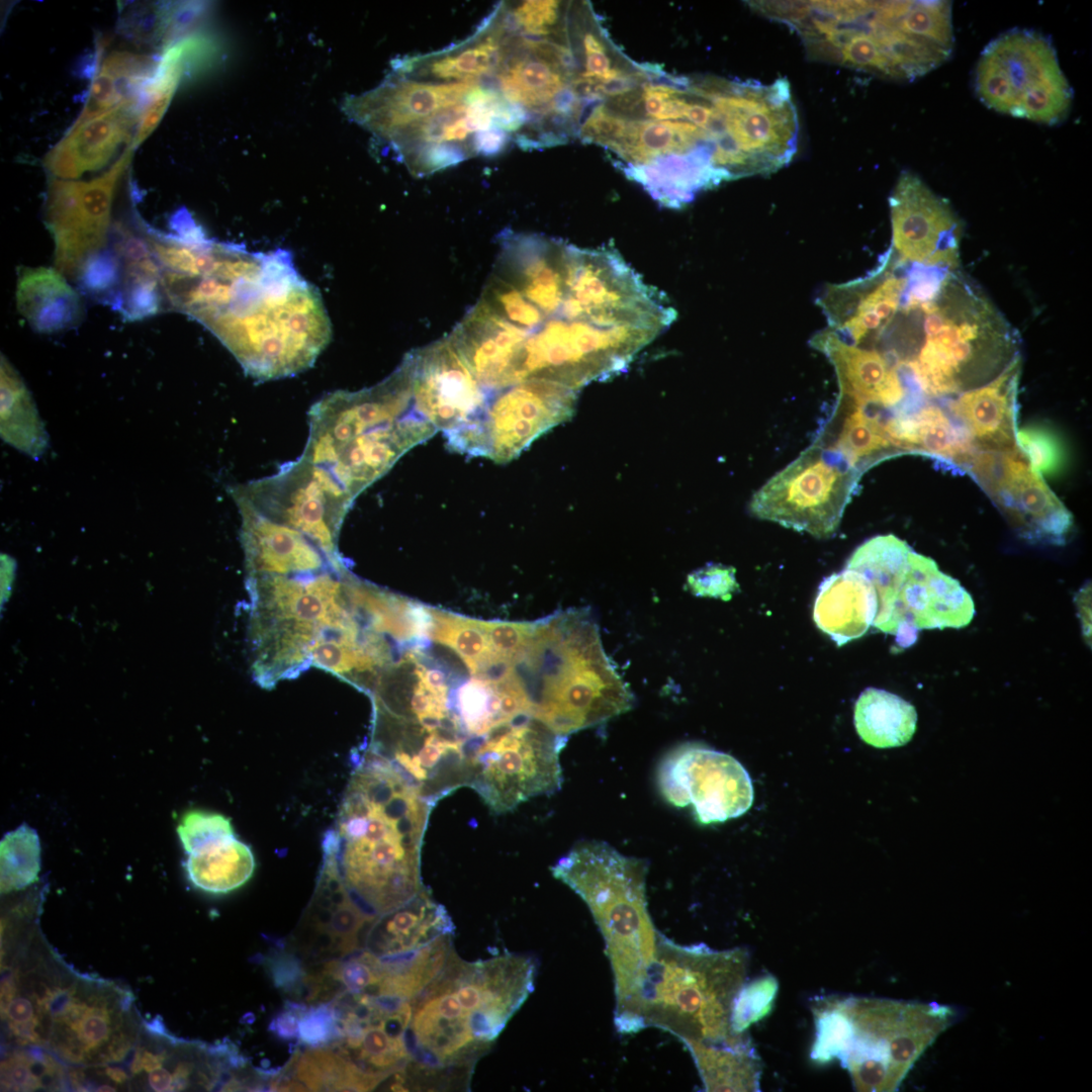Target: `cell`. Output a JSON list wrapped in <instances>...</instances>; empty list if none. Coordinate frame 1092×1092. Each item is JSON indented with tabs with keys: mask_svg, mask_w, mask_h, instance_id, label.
I'll list each match as a JSON object with an SVG mask.
<instances>
[{
	"mask_svg": "<svg viewBox=\"0 0 1092 1092\" xmlns=\"http://www.w3.org/2000/svg\"><path fill=\"white\" fill-rule=\"evenodd\" d=\"M2 928L4 1052L49 1053L66 1068L75 1090L92 1087L108 1070L125 1068L145 1023L131 992L79 974L35 929Z\"/></svg>",
	"mask_w": 1092,
	"mask_h": 1092,
	"instance_id": "cell-1",
	"label": "cell"
},
{
	"mask_svg": "<svg viewBox=\"0 0 1092 1092\" xmlns=\"http://www.w3.org/2000/svg\"><path fill=\"white\" fill-rule=\"evenodd\" d=\"M434 806L384 757L355 765L330 836L353 900L377 917L422 891L421 847Z\"/></svg>",
	"mask_w": 1092,
	"mask_h": 1092,
	"instance_id": "cell-2",
	"label": "cell"
},
{
	"mask_svg": "<svg viewBox=\"0 0 1092 1092\" xmlns=\"http://www.w3.org/2000/svg\"><path fill=\"white\" fill-rule=\"evenodd\" d=\"M537 965L532 957L505 952L465 962L456 952L414 1000L406 1040L407 1085L453 1082L468 1076L532 993Z\"/></svg>",
	"mask_w": 1092,
	"mask_h": 1092,
	"instance_id": "cell-3",
	"label": "cell"
},
{
	"mask_svg": "<svg viewBox=\"0 0 1092 1092\" xmlns=\"http://www.w3.org/2000/svg\"><path fill=\"white\" fill-rule=\"evenodd\" d=\"M412 376L408 352L376 385L323 396L309 410V434L301 456L356 498L405 452L437 432L415 405Z\"/></svg>",
	"mask_w": 1092,
	"mask_h": 1092,
	"instance_id": "cell-4",
	"label": "cell"
},
{
	"mask_svg": "<svg viewBox=\"0 0 1092 1092\" xmlns=\"http://www.w3.org/2000/svg\"><path fill=\"white\" fill-rule=\"evenodd\" d=\"M810 1058L838 1060L860 1092L898 1090L913 1065L954 1020L949 1006L887 998L826 995L812 999Z\"/></svg>",
	"mask_w": 1092,
	"mask_h": 1092,
	"instance_id": "cell-5",
	"label": "cell"
},
{
	"mask_svg": "<svg viewBox=\"0 0 1092 1092\" xmlns=\"http://www.w3.org/2000/svg\"><path fill=\"white\" fill-rule=\"evenodd\" d=\"M647 861L600 840L576 843L552 867L553 876L587 905L605 939L615 978V1025L630 1029L660 933L647 909Z\"/></svg>",
	"mask_w": 1092,
	"mask_h": 1092,
	"instance_id": "cell-6",
	"label": "cell"
},
{
	"mask_svg": "<svg viewBox=\"0 0 1092 1092\" xmlns=\"http://www.w3.org/2000/svg\"><path fill=\"white\" fill-rule=\"evenodd\" d=\"M748 965L745 948L679 945L660 934L643 988L641 1028L669 1031L685 1044L751 1040L747 1032H736L731 1022Z\"/></svg>",
	"mask_w": 1092,
	"mask_h": 1092,
	"instance_id": "cell-7",
	"label": "cell"
},
{
	"mask_svg": "<svg viewBox=\"0 0 1092 1092\" xmlns=\"http://www.w3.org/2000/svg\"><path fill=\"white\" fill-rule=\"evenodd\" d=\"M348 572L345 566L308 576L247 577L251 671L261 688L311 666L314 644L347 608Z\"/></svg>",
	"mask_w": 1092,
	"mask_h": 1092,
	"instance_id": "cell-8",
	"label": "cell"
},
{
	"mask_svg": "<svg viewBox=\"0 0 1092 1092\" xmlns=\"http://www.w3.org/2000/svg\"><path fill=\"white\" fill-rule=\"evenodd\" d=\"M845 568L871 581L878 601L873 626L895 636L901 649L912 646L921 630L963 628L976 614L973 598L959 580L892 534L863 542Z\"/></svg>",
	"mask_w": 1092,
	"mask_h": 1092,
	"instance_id": "cell-9",
	"label": "cell"
},
{
	"mask_svg": "<svg viewBox=\"0 0 1092 1092\" xmlns=\"http://www.w3.org/2000/svg\"><path fill=\"white\" fill-rule=\"evenodd\" d=\"M915 310L924 314V342L916 356L896 364L912 392H958L968 369L1009 342L1007 325L991 304L948 274L936 295Z\"/></svg>",
	"mask_w": 1092,
	"mask_h": 1092,
	"instance_id": "cell-10",
	"label": "cell"
},
{
	"mask_svg": "<svg viewBox=\"0 0 1092 1092\" xmlns=\"http://www.w3.org/2000/svg\"><path fill=\"white\" fill-rule=\"evenodd\" d=\"M975 92L991 109L1045 124L1064 120L1073 99L1052 40L1023 28L1008 30L985 47L975 71Z\"/></svg>",
	"mask_w": 1092,
	"mask_h": 1092,
	"instance_id": "cell-11",
	"label": "cell"
},
{
	"mask_svg": "<svg viewBox=\"0 0 1092 1092\" xmlns=\"http://www.w3.org/2000/svg\"><path fill=\"white\" fill-rule=\"evenodd\" d=\"M860 474L837 449L815 442L753 494L749 510L759 519L830 538Z\"/></svg>",
	"mask_w": 1092,
	"mask_h": 1092,
	"instance_id": "cell-12",
	"label": "cell"
},
{
	"mask_svg": "<svg viewBox=\"0 0 1092 1092\" xmlns=\"http://www.w3.org/2000/svg\"><path fill=\"white\" fill-rule=\"evenodd\" d=\"M565 741L534 717L520 727L497 723L469 760L468 786L497 813L553 793L562 783L559 753Z\"/></svg>",
	"mask_w": 1092,
	"mask_h": 1092,
	"instance_id": "cell-13",
	"label": "cell"
},
{
	"mask_svg": "<svg viewBox=\"0 0 1092 1092\" xmlns=\"http://www.w3.org/2000/svg\"><path fill=\"white\" fill-rule=\"evenodd\" d=\"M233 494L239 510L299 531L331 556L341 557L340 529L355 498L302 456L270 476L239 485Z\"/></svg>",
	"mask_w": 1092,
	"mask_h": 1092,
	"instance_id": "cell-14",
	"label": "cell"
},
{
	"mask_svg": "<svg viewBox=\"0 0 1092 1092\" xmlns=\"http://www.w3.org/2000/svg\"><path fill=\"white\" fill-rule=\"evenodd\" d=\"M577 390L540 379L493 392L480 418L447 438L454 451L495 462L517 457L539 436L570 418Z\"/></svg>",
	"mask_w": 1092,
	"mask_h": 1092,
	"instance_id": "cell-15",
	"label": "cell"
},
{
	"mask_svg": "<svg viewBox=\"0 0 1092 1092\" xmlns=\"http://www.w3.org/2000/svg\"><path fill=\"white\" fill-rule=\"evenodd\" d=\"M657 786L675 807L692 806L701 824L724 822L753 803L747 770L733 756L698 743L673 749L660 762Z\"/></svg>",
	"mask_w": 1092,
	"mask_h": 1092,
	"instance_id": "cell-16",
	"label": "cell"
},
{
	"mask_svg": "<svg viewBox=\"0 0 1092 1092\" xmlns=\"http://www.w3.org/2000/svg\"><path fill=\"white\" fill-rule=\"evenodd\" d=\"M132 153L128 146L106 173L91 181L50 182L44 222L54 241L55 268L65 276L75 278L88 257L107 247L115 188Z\"/></svg>",
	"mask_w": 1092,
	"mask_h": 1092,
	"instance_id": "cell-17",
	"label": "cell"
},
{
	"mask_svg": "<svg viewBox=\"0 0 1092 1092\" xmlns=\"http://www.w3.org/2000/svg\"><path fill=\"white\" fill-rule=\"evenodd\" d=\"M970 469L1025 539L1062 544L1073 518L1040 474L1013 449L972 453Z\"/></svg>",
	"mask_w": 1092,
	"mask_h": 1092,
	"instance_id": "cell-18",
	"label": "cell"
},
{
	"mask_svg": "<svg viewBox=\"0 0 1092 1092\" xmlns=\"http://www.w3.org/2000/svg\"><path fill=\"white\" fill-rule=\"evenodd\" d=\"M339 1037L331 1046L382 1082L411 1061L406 1034L412 1001L369 993H345L333 1001Z\"/></svg>",
	"mask_w": 1092,
	"mask_h": 1092,
	"instance_id": "cell-19",
	"label": "cell"
},
{
	"mask_svg": "<svg viewBox=\"0 0 1092 1092\" xmlns=\"http://www.w3.org/2000/svg\"><path fill=\"white\" fill-rule=\"evenodd\" d=\"M323 864L311 901L286 942L305 964L348 957L363 948L376 918L351 897L339 872L333 842L323 841Z\"/></svg>",
	"mask_w": 1092,
	"mask_h": 1092,
	"instance_id": "cell-20",
	"label": "cell"
},
{
	"mask_svg": "<svg viewBox=\"0 0 1092 1092\" xmlns=\"http://www.w3.org/2000/svg\"><path fill=\"white\" fill-rule=\"evenodd\" d=\"M889 205L893 247L903 263L938 270L958 264L962 222L920 177L902 172Z\"/></svg>",
	"mask_w": 1092,
	"mask_h": 1092,
	"instance_id": "cell-21",
	"label": "cell"
},
{
	"mask_svg": "<svg viewBox=\"0 0 1092 1092\" xmlns=\"http://www.w3.org/2000/svg\"><path fill=\"white\" fill-rule=\"evenodd\" d=\"M413 398L418 411L446 438L482 415L487 394L449 336L411 351Z\"/></svg>",
	"mask_w": 1092,
	"mask_h": 1092,
	"instance_id": "cell-22",
	"label": "cell"
},
{
	"mask_svg": "<svg viewBox=\"0 0 1092 1092\" xmlns=\"http://www.w3.org/2000/svg\"><path fill=\"white\" fill-rule=\"evenodd\" d=\"M480 82H433L393 73L377 88L352 97L346 110L356 122L385 141L464 101Z\"/></svg>",
	"mask_w": 1092,
	"mask_h": 1092,
	"instance_id": "cell-23",
	"label": "cell"
},
{
	"mask_svg": "<svg viewBox=\"0 0 1092 1092\" xmlns=\"http://www.w3.org/2000/svg\"><path fill=\"white\" fill-rule=\"evenodd\" d=\"M529 336L480 299L449 335L487 399L493 392L521 382Z\"/></svg>",
	"mask_w": 1092,
	"mask_h": 1092,
	"instance_id": "cell-24",
	"label": "cell"
},
{
	"mask_svg": "<svg viewBox=\"0 0 1092 1092\" xmlns=\"http://www.w3.org/2000/svg\"><path fill=\"white\" fill-rule=\"evenodd\" d=\"M515 34L495 76L493 88L514 106L528 114L548 118L556 97L566 90L573 75L568 51L548 39H529Z\"/></svg>",
	"mask_w": 1092,
	"mask_h": 1092,
	"instance_id": "cell-25",
	"label": "cell"
},
{
	"mask_svg": "<svg viewBox=\"0 0 1092 1092\" xmlns=\"http://www.w3.org/2000/svg\"><path fill=\"white\" fill-rule=\"evenodd\" d=\"M240 513L247 577L308 576L346 566L342 556H331L299 531L247 510Z\"/></svg>",
	"mask_w": 1092,
	"mask_h": 1092,
	"instance_id": "cell-26",
	"label": "cell"
},
{
	"mask_svg": "<svg viewBox=\"0 0 1092 1092\" xmlns=\"http://www.w3.org/2000/svg\"><path fill=\"white\" fill-rule=\"evenodd\" d=\"M514 35L499 5L481 27L461 43L400 61L394 72L425 81L483 83L484 79L495 76Z\"/></svg>",
	"mask_w": 1092,
	"mask_h": 1092,
	"instance_id": "cell-27",
	"label": "cell"
},
{
	"mask_svg": "<svg viewBox=\"0 0 1092 1092\" xmlns=\"http://www.w3.org/2000/svg\"><path fill=\"white\" fill-rule=\"evenodd\" d=\"M811 345L824 353L833 365L839 383V398L862 406L877 404L897 411L904 400L908 401V389L900 370L878 351L852 345L834 331L818 334Z\"/></svg>",
	"mask_w": 1092,
	"mask_h": 1092,
	"instance_id": "cell-28",
	"label": "cell"
},
{
	"mask_svg": "<svg viewBox=\"0 0 1092 1092\" xmlns=\"http://www.w3.org/2000/svg\"><path fill=\"white\" fill-rule=\"evenodd\" d=\"M907 275L890 273L876 284L863 281L829 287L820 298L836 334L857 345L870 334L886 329L902 306Z\"/></svg>",
	"mask_w": 1092,
	"mask_h": 1092,
	"instance_id": "cell-29",
	"label": "cell"
},
{
	"mask_svg": "<svg viewBox=\"0 0 1092 1092\" xmlns=\"http://www.w3.org/2000/svg\"><path fill=\"white\" fill-rule=\"evenodd\" d=\"M139 119L134 106L120 104L96 118L74 123L47 154L44 167L62 180L75 179L103 167L117 147L129 139Z\"/></svg>",
	"mask_w": 1092,
	"mask_h": 1092,
	"instance_id": "cell-30",
	"label": "cell"
},
{
	"mask_svg": "<svg viewBox=\"0 0 1092 1092\" xmlns=\"http://www.w3.org/2000/svg\"><path fill=\"white\" fill-rule=\"evenodd\" d=\"M453 930L446 909L423 890L406 904L377 916L365 933L362 949L379 959L396 958L453 934Z\"/></svg>",
	"mask_w": 1092,
	"mask_h": 1092,
	"instance_id": "cell-31",
	"label": "cell"
},
{
	"mask_svg": "<svg viewBox=\"0 0 1092 1092\" xmlns=\"http://www.w3.org/2000/svg\"><path fill=\"white\" fill-rule=\"evenodd\" d=\"M877 608V595L871 581L860 572L844 568L821 581L813 620L841 646L867 633L873 626Z\"/></svg>",
	"mask_w": 1092,
	"mask_h": 1092,
	"instance_id": "cell-32",
	"label": "cell"
},
{
	"mask_svg": "<svg viewBox=\"0 0 1092 1092\" xmlns=\"http://www.w3.org/2000/svg\"><path fill=\"white\" fill-rule=\"evenodd\" d=\"M1020 361L1014 357L995 378L962 393L950 404L969 435L1005 446L1015 435V395Z\"/></svg>",
	"mask_w": 1092,
	"mask_h": 1092,
	"instance_id": "cell-33",
	"label": "cell"
},
{
	"mask_svg": "<svg viewBox=\"0 0 1092 1092\" xmlns=\"http://www.w3.org/2000/svg\"><path fill=\"white\" fill-rule=\"evenodd\" d=\"M16 304L29 327L55 334L80 324L84 307L79 293L56 268H25L19 273Z\"/></svg>",
	"mask_w": 1092,
	"mask_h": 1092,
	"instance_id": "cell-34",
	"label": "cell"
},
{
	"mask_svg": "<svg viewBox=\"0 0 1092 1092\" xmlns=\"http://www.w3.org/2000/svg\"><path fill=\"white\" fill-rule=\"evenodd\" d=\"M382 1081L366 1074L332 1046L297 1051L271 1076L269 1091H370Z\"/></svg>",
	"mask_w": 1092,
	"mask_h": 1092,
	"instance_id": "cell-35",
	"label": "cell"
},
{
	"mask_svg": "<svg viewBox=\"0 0 1092 1092\" xmlns=\"http://www.w3.org/2000/svg\"><path fill=\"white\" fill-rule=\"evenodd\" d=\"M114 250L122 260L123 272L119 292L112 309L127 322L156 315L166 306L160 266L147 240L128 237Z\"/></svg>",
	"mask_w": 1092,
	"mask_h": 1092,
	"instance_id": "cell-36",
	"label": "cell"
},
{
	"mask_svg": "<svg viewBox=\"0 0 1092 1092\" xmlns=\"http://www.w3.org/2000/svg\"><path fill=\"white\" fill-rule=\"evenodd\" d=\"M882 425L898 449H921L961 459L972 454L969 433L956 427L936 405L927 404L910 413L895 414Z\"/></svg>",
	"mask_w": 1092,
	"mask_h": 1092,
	"instance_id": "cell-37",
	"label": "cell"
},
{
	"mask_svg": "<svg viewBox=\"0 0 1092 1092\" xmlns=\"http://www.w3.org/2000/svg\"><path fill=\"white\" fill-rule=\"evenodd\" d=\"M825 438L828 443H819L837 449L860 472L881 455L898 449L885 432L879 416L843 398H839L828 424L817 437Z\"/></svg>",
	"mask_w": 1092,
	"mask_h": 1092,
	"instance_id": "cell-38",
	"label": "cell"
},
{
	"mask_svg": "<svg viewBox=\"0 0 1092 1092\" xmlns=\"http://www.w3.org/2000/svg\"><path fill=\"white\" fill-rule=\"evenodd\" d=\"M184 866L194 887L207 893L226 894L251 879L256 862L251 847L233 835L187 853Z\"/></svg>",
	"mask_w": 1092,
	"mask_h": 1092,
	"instance_id": "cell-39",
	"label": "cell"
},
{
	"mask_svg": "<svg viewBox=\"0 0 1092 1092\" xmlns=\"http://www.w3.org/2000/svg\"><path fill=\"white\" fill-rule=\"evenodd\" d=\"M706 1091H760L761 1060L751 1040L688 1043Z\"/></svg>",
	"mask_w": 1092,
	"mask_h": 1092,
	"instance_id": "cell-40",
	"label": "cell"
},
{
	"mask_svg": "<svg viewBox=\"0 0 1092 1092\" xmlns=\"http://www.w3.org/2000/svg\"><path fill=\"white\" fill-rule=\"evenodd\" d=\"M854 726L859 737L877 748L908 743L916 730L915 708L899 696L876 688L866 689L854 705Z\"/></svg>",
	"mask_w": 1092,
	"mask_h": 1092,
	"instance_id": "cell-41",
	"label": "cell"
},
{
	"mask_svg": "<svg viewBox=\"0 0 1092 1092\" xmlns=\"http://www.w3.org/2000/svg\"><path fill=\"white\" fill-rule=\"evenodd\" d=\"M1 893L22 890L37 881L40 842L36 831L22 824L0 842Z\"/></svg>",
	"mask_w": 1092,
	"mask_h": 1092,
	"instance_id": "cell-42",
	"label": "cell"
},
{
	"mask_svg": "<svg viewBox=\"0 0 1092 1092\" xmlns=\"http://www.w3.org/2000/svg\"><path fill=\"white\" fill-rule=\"evenodd\" d=\"M432 623L428 636L453 648L475 675L493 655L481 621L447 614L430 608Z\"/></svg>",
	"mask_w": 1092,
	"mask_h": 1092,
	"instance_id": "cell-43",
	"label": "cell"
},
{
	"mask_svg": "<svg viewBox=\"0 0 1092 1092\" xmlns=\"http://www.w3.org/2000/svg\"><path fill=\"white\" fill-rule=\"evenodd\" d=\"M122 272L120 256L108 244L85 260L75 279L80 292L112 307L119 292Z\"/></svg>",
	"mask_w": 1092,
	"mask_h": 1092,
	"instance_id": "cell-44",
	"label": "cell"
},
{
	"mask_svg": "<svg viewBox=\"0 0 1092 1092\" xmlns=\"http://www.w3.org/2000/svg\"><path fill=\"white\" fill-rule=\"evenodd\" d=\"M1015 440L1033 471L1055 474L1063 469L1066 451L1060 438L1046 428L1026 427L1016 431Z\"/></svg>",
	"mask_w": 1092,
	"mask_h": 1092,
	"instance_id": "cell-45",
	"label": "cell"
},
{
	"mask_svg": "<svg viewBox=\"0 0 1092 1092\" xmlns=\"http://www.w3.org/2000/svg\"><path fill=\"white\" fill-rule=\"evenodd\" d=\"M778 992L777 980L768 975L745 983L739 991L732 1009V1027L736 1032H746L748 1026L761 1019L771 1009Z\"/></svg>",
	"mask_w": 1092,
	"mask_h": 1092,
	"instance_id": "cell-46",
	"label": "cell"
},
{
	"mask_svg": "<svg viewBox=\"0 0 1092 1092\" xmlns=\"http://www.w3.org/2000/svg\"><path fill=\"white\" fill-rule=\"evenodd\" d=\"M260 960L277 989L303 1002L307 964L286 942L274 944Z\"/></svg>",
	"mask_w": 1092,
	"mask_h": 1092,
	"instance_id": "cell-47",
	"label": "cell"
},
{
	"mask_svg": "<svg viewBox=\"0 0 1092 1092\" xmlns=\"http://www.w3.org/2000/svg\"><path fill=\"white\" fill-rule=\"evenodd\" d=\"M176 831L186 853L210 841L235 835L230 818L197 810L185 813Z\"/></svg>",
	"mask_w": 1092,
	"mask_h": 1092,
	"instance_id": "cell-48",
	"label": "cell"
},
{
	"mask_svg": "<svg viewBox=\"0 0 1092 1092\" xmlns=\"http://www.w3.org/2000/svg\"><path fill=\"white\" fill-rule=\"evenodd\" d=\"M492 692L493 686L477 676L458 691L459 718L466 730L474 735L485 734L495 724L488 709Z\"/></svg>",
	"mask_w": 1092,
	"mask_h": 1092,
	"instance_id": "cell-49",
	"label": "cell"
},
{
	"mask_svg": "<svg viewBox=\"0 0 1092 1092\" xmlns=\"http://www.w3.org/2000/svg\"><path fill=\"white\" fill-rule=\"evenodd\" d=\"M502 7L505 20L513 32L517 30L532 36L547 35L559 19L558 1H524L510 11L505 9L504 4Z\"/></svg>",
	"mask_w": 1092,
	"mask_h": 1092,
	"instance_id": "cell-50",
	"label": "cell"
},
{
	"mask_svg": "<svg viewBox=\"0 0 1092 1092\" xmlns=\"http://www.w3.org/2000/svg\"><path fill=\"white\" fill-rule=\"evenodd\" d=\"M338 1037V1018L333 1003L306 1005L298 1023L299 1044L304 1048L331 1046Z\"/></svg>",
	"mask_w": 1092,
	"mask_h": 1092,
	"instance_id": "cell-51",
	"label": "cell"
},
{
	"mask_svg": "<svg viewBox=\"0 0 1092 1092\" xmlns=\"http://www.w3.org/2000/svg\"><path fill=\"white\" fill-rule=\"evenodd\" d=\"M689 590L698 597L728 601L738 589L735 569L721 564L706 565L687 577Z\"/></svg>",
	"mask_w": 1092,
	"mask_h": 1092,
	"instance_id": "cell-52",
	"label": "cell"
},
{
	"mask_svg": "<svg viewBox=\"0 0 1092 1092\" xmlns=\"http://www.w3.org/2000/svg\"><path fill=\"white\" fill-rule=\"evenodd\" d=\"M481 625L492 654L514 660L526 646L536 624L481 621Z\"/></svg>",
	"mask_w": 1092,
	"mask_h": 1092,
	"instance_id": "cell-53",
	"label": "cell"
},
{
	"mask_svg": "<svg viewBox=\"0 0 1092 1092\" xmlns=\"http://www.w3.org/2000/svg\"><path fill=\"white\" fill-rule=\"evenodd\" d=\"M628 122L629 120L617 115L613 110L599 105L583 121L579 134L584 142L596 143L610 149L623 136Z\"/></svg>",
	"mask_w": 1092,
	"mask_h": 1092,
	"instance_id": "cell-54",
	"label": "cell"
},
{
	"mask_svg": "<svg viewBox=\"0 0 1092 1092\" xmlns=\"http://www.w3.org/2000/svg\"><path fill=\"white\" fill-rule=\"evenodd\" d=\"M684 96L685 91L676 87L646 84L641 92V101L646 114L655 120L684 119Z\"/></svg>",
	"mask_w": 1092,
	"mask_h": 1092,
	"instance_id": "cell-55",
	"label": "cell"
},
{
	"mask_svg": "<svg viewBox=\"0 0 1092 1092\" xmlns=\"http://www.w3.org/2000/svg\"><path fill=\"white\" fill-rule=\"evenodd\" d=\"M582 42L584 72L581 73L580 77L609 81L625 75L622 70L612 66V59L607 52L606 46L595 32H585Z\"/></svg>",
	"mask_w": 1092,
	"mask_h": 1092,
	"instance_id": "cell-56",
	"label": "cell"
},
{
	"mask_svg": "<svg viewBox=\"0 0 1092 1092\" xmlns=\"http://www.w3.org/2000/svg\"><path fill=\"white\" fill-rule=\"evenodd\" d=\"M306 1003L288 1000L272 1018L268 1030L284 1041L298 1040V1023Z\"/></svg>",
	"mask_w": 1092,
	"mask_h": 1092,
	"instance_id": "cell-57",
	"label": "cell"
},
{
	"mask_svg": "<svg viewBox=\"0 0 1092 1092\" xmlns=\"http://www.w3.org/2000/svg\"><path fill=\"white\" fill-rule=\"evenodd\" d=\"M417 673L426 687L433 693L447 697V677L439 668H424L417 665Z\"/></svg>",
	"mask_w": 1092,
	"mask_h": 1092,
	"instance_id": "cell-58",
	"label": "cell"
}]
</instances>
